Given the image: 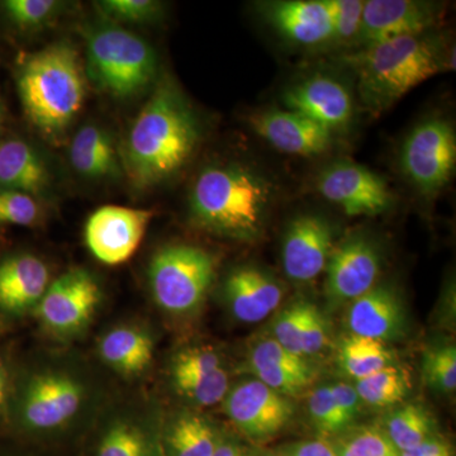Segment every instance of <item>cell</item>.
Returning <instances> with one entry per match:
<instances>
[{
	"label": "cell",
	"instance_id": "cell-1",
	"mask_svg": "<svg viewBox=\"0 0 456 456\" xmlns=\"http://www.w3.org/2000/svg\"><path fill=\"white\" fill-rule=\"evenodd\" d=\"M200 139L196 113L175 84L163 80L137 116L123 147L132 183L150 187L178 173Z\"/></svg>",
	"mask_w": 456,
	"mask_h": 456
},
{
	"label": "cell",
	"instance_id": "cell-2",
	"mask_svg": "<svg viewBox=\"0 0 456 456\" xmlns=\"http://www.w3.org/2000/svg\"><path fill=\"white\" fill-rule=\"evenodd\" d=\"M342 60L355 75L362 107L373 117L454 65L446 42L434 32L368 45Z\"/></svg>",
	"mask_w": 456,
	"mask_h": 456
},
{
	"label": "cell",
	"instance_id": "cell-3",
	"mask_svg": "<svg viewBox=\"0 0 456 456\" xmlns=\"http://www.w3.org/2000/svg\"><path fill=\"white\" fill-rule=\"evenodd\" d=\"M272 200V185L256 171L224 165L200 174L189 203L194 220L207 230L251 241L263 233Z\"/></svg>",
	"mask_w": 456,
	"mask_h": 456
},
{
	"label": "cell",
	"instance_id": "cell-4",
	"mask_svg": "<svg viewBox=\"0 0 456 456\" xmlns=\"http://www.w3.org/2000/svg\"><path fill=\"white\" fill-rule=\"evenodd\" d=\"M86 77L79 53L60 42L33 53L18 74V92L36 127L56 136L69 127L86 98Z\"/></svg>",
	"mask_w": 456,
	"mask_h": 456
},
{
	"label": "cell",
	"instance_id": "cell-5",
	"mask_svg": "<svg viewBox=\"0 0 456 456\" xmlns=\"http://www.w3.org/2000/svg\"><path fill=\"white\" fill-rule=\"evenodd\" d=\"M86 59L90 80L117 98L140 94L154 82L158 70V56L151 45L113 23L88 33Z\"/></svg>",
	"mask_w": 456,
	"mask_h": 456
},
{
	"label": "cell",
	"instance_id": "cell-6",
	"mask_svg": "<svg viewBox=\"0 0 456 456\" xmlns=\"http://www.w3.org/2000/svg\"><path fill=\"white\" fill-rule=\"evenodd\" d=\"M216 261L203 248L171 245L150 264L149 278L156 303L171 314H184L203 302L215 279Z\"/></svg>",
	"mask_w": 456,
	"mask_h": 456
},
{
	"label": "cell",
	"instance_id": "cell-7",
	"mask_svg": "<svg viewBox=\"0 0 456 456\" xmlns=\"http://www.w3.org/2000/svg\"><path fill=\"white\" fill-rule=\"evenodd\" d=\"M399 158L402 171L419 193H439L455 170L456 136L452 123L440 117L419 123L404 140Z\"/></svg>",
	"mask_w": 456,
	"mask_h": 456
},
{
	"label": "cell",
	"instance_id": "cell-8",
	"mask_svg": "<svg viewBox=\"0 0 456 456\" xmlns=\"http://www.w3.org/2000/svg\"><path fill=\"white\" fill-rule=\"evenodd\" d=\"M316 188L321 196L350 217L383 215L395 203L391 188L382 176L351 161L329 165L317 176Z\"/></svg>",
	"mask_w": 456,
	"mask_h": 456
},
{
	"label": "cell",
	"instance_id": "cell-9",
	"mask_svg": "<svg viewBox=\"0 0 456 456\" xmlns=\"http://www.w3.org/2000/svg\"><path fill=\"white\" fill-rule=\"evenodd\" d=\"M383 257L370 237L354 235L332 250L326 265L330 303L353 302L370 290L379 278Z\"/></svg>",
	"mask_w": 456,
	"mask_h": 456
},
{
	"label": "cell",
	"instance_id": "cell-10",
	"mask_svg": "<svg viewBox=\"0 0 456 456\" xmlns=\"http://www.w3.org/2000/svg\"><path fill=\"white\" fill-rule=\"evenodd\" d=\"M224 412L246 436L268 440L283 430L294 416L292 402L257 379L246 380L224 399Z\"/></svg>",
	"mask_w": 456,
	"mask_h": 456
},
{
	"label": "cell",
	"instance_id": "cell-11",
	"mask_svg": "<svg viewBox=\"0 0 456 456\" xmlns=\"http://www.w3.org/2000/svg\"><path fill=\"white\" fill-rule=\"evenodd\" d=\"M154 212L121 206H103L86 224V242L101 263L118 265L136 253Z\"/></svg>",
	"mask_w": 456,
	"mask_h": 456
},
{
	"label": "cell",
	"instance_id": "cell-12",
	"mask_svg": "<svg viewBox=\"0 0 456 456\" xmlns=\"http://www.w3.org/2000/svg\"><path fill=\"white\" fill-rule=\"evenodd\" d=\"M441 16L439 5L419 0H368L355 46L432 32Z\"/></svg>",
	"mask_w": 456,
	"mask_h": 456
},
{
	"label": "cell",
	"instance_id": "cell-13",
	"mask_svg": "<svg viewBox=\"0 0 456 456\" xmlns=\"http://www.w3.org/2000/svg\"><path fill=\"white\" fill-rule=\"evenodd\" d=\"M101 301L97 281L86 270L73 269L49 285L38 302L42 322L59 334L82 329Z\"/></svg>",
	"mask_w": 456,
	"mask_h": 456
},
{
	"label": "cell",
	"instance_id": "cell-14",
	"mask_svg": "<svg viewBox=\"0 0 456 456\" xmlns=\"http://www.w3.org/2000/svg\"><path fill=\"white\" fill-rule=\"evenodd\" d=\"M335 233L331 224L320 215H301L288 226L283 242L285 274L297 283H308L326 269Z\"/></svg>",
	"mask_w": 456,
	"mask_h": 456
},
{
	"label": "cell",
	"instance_id": "cell-15",
	"mask_svg": "<svg viewBox=\"0 0 456 456\" xmlns=\"http://www.w3.org/2000/svg\"><path fill=\"white\" fill-rule=\"evenodd\" d=\"M257 136L284 154L322 155L334 145V134L290 110H266L248 117Z\"/></svg>",
	"mask_w": 456,
	"mask_h": 456
},
{
	"label": "cell",
	"instance_id": "cell-16",
	"mask_svg": "<svg viewBox=\"0 0 456 456\" xmlns=\"http://www.w3.org/2000/svg\"><path fill=\"white\" fill-rule=\"evenodd\" d=\"M283 102L287 110L303 114L332 134L347 128L354 116L349 90L326 75H314L294 84L285 90Z\"/></svg>",
	"mask_w": 456,
	"mask_h": 456
},
{
	"label": "cell",
	"instance_id": "cell-17",
	"mask_svg": "<svg viewBox=\"0 0 456 456\" xmlns=\"http://www.w3.org/2000/svg\"><path fill=\"white\" fill-rule=\"evenodd\" d=\"M83 402V388L65 374H41L33 378L23 399V417L36 430H53L70 421Z\"/></svg>",
	"mask_w": 456,
	"mask_h": 456
},
{
	"label": "cell",
	"instance_id": "cell-18",
	"mask_svg": "<svg viewBox=\"0 0 456 456\" xmlns=\"http://www.w3.org/2000/svg\"><path fill=\"white\" fill-rule=\"evenodd\" d=\"M270 26L288 41L301 46L331 44L330 0H279L261 5Z\"/></svg>",
	"mask_w": 456,
	"mask_h": 456
},
{
	"label": "cell",
	"instance_id": "cell-19",
	"mask_svg": "<svg viewBox=\"0 0 456 456\" xmlns=\"http://www.w3.org/2000/svg\"><path fill=\"white\" fill-rule=\"evenodd\" d=\"M346 323L351 335L382 342L395 340L406 323L403 303L388 285H375L351 302Z\"/></svg>",
	"mask_w": 456,
	"mask_h": 456
},
{
	"label": "cell",
	"instance_id": "cell-20",
	"mask_svg": "<svg viewBox=\"0 0 456 456\" xmlns=\"http://www.w3.org/2000/svg\"><path fill=\"white\" fill-rule=\"evenodd\" d=\"M224 294L237 320L255 323L277 310L283 299V288L260 269L245 266L231 273Z\"/></svg>",
	"mask_w": 456,
	"mask_h": 456
},
{
	"label": "cell",
	"instance_id": "cell-21",
	"mask_svg": "<svg viewBox=\"0 0 456 456\" xmlns=\"http://www.w3.org/2000/svg\"><path fill=\"white\" fill-rule=\"evenodd\" d=\"M46 264L33 255H18L0 264V307L25 311L41 301L49 288Z\"/></svg>",
	"mask_w": 456,
	"mask_h": 456
},
{
	"label": "cell",
	"instance_id": "cell-22",
	"mask_svg": "<svg viewBox=\"0 0 456 456\" xmlns=\"http://www.w3.org/2000/svg\"><path fill=\"white\" fill-rule=\"evenodd\" d=\"M49 171L32 146L25 141L0 143V187L22 193H37L47 185Z\"/></svg>",
	"mask_w": 456,
	"mask_h": 456
},
{
	"label": "cell",
	"instance_id": "cell-23",
	"mask_svg": "<svg viewBox=\"0 0 456 456\" xmlns=\"http://www.w3.org/2000/svg\"><path fill=\"white\" fill-rule=\"evenodd\" d=\"M71 165L84 178L103 179L118 174V159L106 131L84 126L70 146Z\"/></svg>",
	"mask_w": 456,
	"mask_h": 456
},
{
	"label": "cell",
	"instance_id": "cell-24",
	"mask_svg": "<svg viewBox=\"0 0 456 456\" xmlns=\"http://www.w3.org/2000/svg\"><path fill=\"white\" fill-rule=\"evenodd\" d=\"M99 353L108 365L125 374H136L149 367L154 354V342L140 330L119 327L108 332Z\"/></svg>",
	"mask_w": 456,
	"mask_h": 456
},
{
	"label": "cell",
	"instance_id": "cell-25",
	"mask_svg": "<svg viewBox=\"0 0 456 456\" xmlns=\"http://www.w3.org/2000/svg\"><path fill=\"white\" fill-rule=\"evenodd\" d=\"M218 443L213 426L197 415L179 417L167 435L169 456H213Z\"/></svg>",
	"mask_w": 456,
	"mask_h": 456
},
{
	"label": "cell",
	"instance_id": "cell-26",
	"mask_svg": "<svg viewBox=\"0 0 456 456\" xmlns=\"http://www.w3.org/2000/svg\"><path fill=\"white\" fill-rule=\"evenodd\" d=\"M342 370L355 380L393 365L391 350L382 341L351 335L338 350Z\"/></svg>",
	"mask_w": 456,
	"mask_h": 456
},
{
	"label": "cell",
	"instance_id": "cell-27",
	"mask_svg": "<svg viewBox=\"0 0 456 456\" xmlns=\"http://www.w3.org/2000/svg\"><path fill=\"white\" fill-rule=\"evenodd\" d=\"M384 434L399 452L416 448L434 436V422L428 411L417 404H406L387 417Z\"/></svg>",
	"mask_w": 456,
	"mask_h": 456
},
{
	"label": "cell",
	"instance_id": "cell-28",
	"mask_svg": "<svg viewBox=\"0 0 456 456\" xmlns=\"http://www.w3.org/2000/svg\"><path fill=\"white\" fill-rule=\"evenodd\" d=\"M410 377L406 371L395 365L375 371V373L355 380L356 393L360 401L369 406L389 407L403 401L410 392Z\"/></svg>",
	"mask_w": 456,
	"mask_h": 456
},
{
	"label": "cell",
	"instance_id": "cell-29",
	"mask_svg": "<svg viewBox=\"0 0 456 456\" xmlns=\"http://www.w3.org/2000/svg\"><path fill=\"white\" fill-rule=\"evenodd\" d=\"M173 382L180 395L204 407L224 401L228 393V375L224 368L208 374L173 377Z\"/></svg>",
	"mask_w": 456,
	"mask_h": 456
},
{
	"label": "cell",
	"instance_id": "cell-30",
	"mask_svg": "<svg viewBox=\"0 0 456 456\" xmlns=\"http://www.w3.org/2000/svg\"><path fill=\"white\" fill-rule=\"evenodd\" d=\"M334 448L338 456H401L383 430L374 426L347 432Z\"/></svg>",
	"mask_w": 456,
	"mask_h": 456
},
{
	"label": "cell",
	"instance_id": "cell-31",
	"mask_svg": "<svg viewBox=\"0 0 456 456\" xmlns=\"http://www.w3.org/2000/svg\"><path fill=\"white\" fill-rule=\"evenodd\" d=\"M97 456H150L149 441L137 426L119 422L104 435Z\"/></svg>",
	"mask_w": 456,
	"mask_h": 456
},
{
	"label": "cell",
	"instance_id": "cell-32",
	"mask_svg": "<svg viewBox=\"0 0 456 456\" xmlns=\"http://www.w3.org/2000/svg\"><path fill=\"white\" fill-rule=\"evenodd\" d=\"M332 12V40L335 46H355L362 26V0H330Z\"/></svg>",
	"mask_w": 456,
	"mask_h": 456
},
{
	"label": "cell",
	"instance_id": "cell-33",
	"mask_svg": "<svg viewBox=\"0 0 456 456\" xmlns=\"http://www.w3.org/2000/svg\"><path fill=\"white\" fill-rule=\"evenodd\" d=\"M425 380L432 388L452 393L456 388V350L452 345L435 347L425 354Z\"/></svg>",
	"mask_w": 456,
	"mask_h": 456
},
{
	"label": "cell",
	"instance_id": "cell-34",
	"mask_svg": "<svg viewBox=\"0 0 456 456\" xmlns=\"http://www.w3.org/2000/svg\"><path fill=\"white\" fill-rule=\"evenodd\" d=\"M308 411L312 422L322 434H338L346 430V421L342 417L330 386L318 387L308 399Z\"/></svg>",
	"mask_w": 456,
	"mask_h": 456
},
{
	"label": "cell",
	"instance_id": "cell-35",
	"mask_svg": "<svg viewBox=\"0 0 456 456\" xmlns=\"http://www.w3.org/2000/svg\"><path fill=\"white\" fill-rule=\"evenodd\" d=\"M310 305L311 303L308 302L294 303L279 314L273 325L274 340L284 349L298 356H302L299 338H301L303 325H305Z\"/></svg>",
	"mask_w": 456,
	"mask_h": 456
},
{
	"label": "cell",
	"instance_id": "cell-36",
	"mask_svg": "<svg viewBox=\"0 0 456 456\" xmlns=\"http://www.w3.org/2000/svg\"><path fill=\"white\" fill-rule=\"evenodd\" d=\"M277 367L292 369L298 371H314L311 364H308L305 358L296 355L281 345H279L274 338H266L257 342L250 354V368Z\"/></svg>",
	"mask_w": 456,
	"mask_h": 456
},
{
	"label": "cell",
	"instance_id": "cell-37",
	"mask_svg": "<svg viewBox=\"0 0 456 456\" xmlns=\"http://www.w3.org/2000/svg\"><path fill=\"white\" fill-rule=\"evenodd\" d=\"M251 371L259 382L285 397L299 395L310 386L314 378V371H298L277 367L254 368Z\"/></svg>",
	"mask_w": 456,
	"mask_h": 456
},
{
	"label": "cell",
	"instance_id": "cell-38",
	"mask_svg": "<svg viewBox=\"0 0 456 456\" xmlns=\"http://www.w3.org/2000/svg\"><path fill=\"white\" fill-rule=\"evenodd\" d=\"M5 13L20 28H36L53 16L57 3L53 0H7L3 3Z\"/></svg>",
	"mask_w": 456,
	"mask_h": 456
},
{
	"label": "cell",
	"instance_id": "cell-39",
	"mask_svg": "<svg viewBox=\"0 0 456 456\" xmlns=\"http://www.w3.org/2000/svg\"><path fill=\"white\" fill-rule=\"evenodd\" d=\"M98 4L104 16L121 22H149L160 12V4L152 0H104Z\"/></svg>",
	"mask_w": 456,
	"mask_h": 456
},
{
	"label": "cell",
	"instance_id": "cell-40",
	"mask_svg": "<svg viewBox=\"0 0 456 456\" xmlns=\"http://www.w3.org/2000/svg\"><path fill=\"white\" fill-rule=\"evenodd\" d=\"M38 207L29 194L0 188V224L27 226L36 221Z\"/></svg>",
	"mask_w": 456,
	"mask_h": 456
},
{
	"label": "cell",
	"instance_id": "cell-41",
	"mask_svg": "<svg viewBox=\"0 0 456 456\" xmlns=\"http://www.w3.org/2000/svg\"><path fill=\"white\" fill-rule=\"evenodd\" d=\"M220 356L208 347H196L180 353L174 360L173 377L208 374L222 369Z\"/></svg>",
	"mask_w": 456,
	"mask_h": 456
},
{
	"label": "cell",
	"instance_id": "cell-42",
	"mask_svg": "<svg viewBox=\"0 0 456 456\" xmlns=\"http://www.w3.org/2000/svg\"><path fill=\"white\" fill-rule=\"evenodd\" d=\"M327 344V323L325 318L317 310L316 305H310L307 317H305V325H303L301 338H299V347H301V355H316L321 353Z\"/></svg>",
	"mask_w": 456,
	"mask_h": 456
},
{
	"label": "cell",
	"instance_id": "cell-43",
	"mask_svg": "<svg viewBox=\"0 0 456 456\" xmlns=\"http://www.w3.org/2000/svg\"><path fill=\"white\" fill-rule=\"evenodd\" d=\"M332 397H334L342 417L347 426L355 421L360 413V398L353 386L346 383H336L330 386Z\"/></svg>",
	"mask_w": 456,
	"mask_h": 456
},
{
	"label": "cell",
	"instance_id": "cell-44",
	"mask_svg": "<svg viewBox=\"0 0 456 456\" xmlns=\"http://www.w3.org/2000/svg\"><path fill=\"white\" fill-rule=\"evenodd\" d=\"M283 456H338L334 445L322 439L301 441L281 450Z\"/></svg>",
	"mask_w": 456,
	"mask_h": 456
},
{
	"label": "cell",
	"instance_id": "cell-45",
	"mask_svg": "<svg viewBox=\"0 0 456 456\" xmlns=\"http://www.w3.org/2000/svg\"><path fill=\"white\" fill-rule=\"evenodd\" d=\"M401 456H452V448L448 443L440 437L431 436L416 448L399 452Z\"/></svg>",
	"mask_w": 456,
	"mask_h": 456
},
{
	"label": "cell",
	"instance_id": "cell-46",
	"mask_svg": "<svg viewBox=\"0 0 456 456\" xmlns=\"http://www.w3.org/2000/svg\"><path fill=\"white\" fill-rule=\"evenodd\" d=\"M213 456H254V454H251L244 446L233 443V441L220 439Z\"/></svg>",
	"mask_w": 456,
	"mask_h": 456
},
{
	"label": "cell",
	"instance_id": "cell-47",
	"mask_svg": "<svg viewBox=\"0 0 456 456\" xmlns=\"http://www.w3.org/2000/svg\"><path fill=\"white\" fill-rule=\"evenodd\" d=\"M5 397V382L4 377H3L2 371H0V407H2L3 402Z\"/></svg>",
	"mask_w": 456,
	"mask_h": 456
},
{
	"label": "cell",
	"instance_id": "cell-48",
	"mask_svg": "<svg viewBox=\"0 0 456 456\" xmlns=\"http://www.w3.org/2000/svg\"><path fill=\"white\" fill-rule=\"evenodd\" d=\"M254 456H283L281 454V452H277V454H274V452H264V454H254Z\"/></svg>",
	"mask_w": 456,
	"mask_h": 456
}]
</instances>
